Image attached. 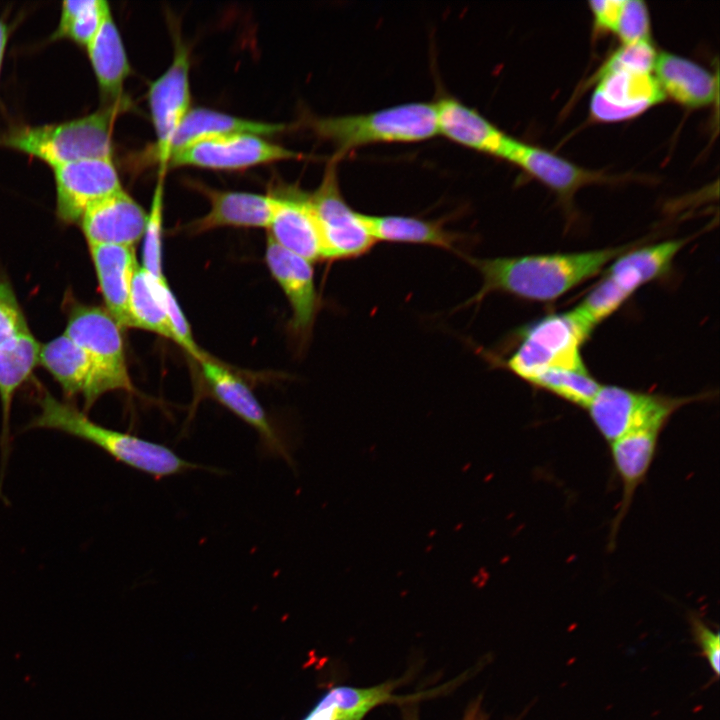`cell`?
<instances>
[{"label": "cell", "mask_w": 720, "mask_h": 720, "mask_svg": "<svg viewBox=\"0 0 720 720\" xmlns=\"http://www.w3.org/2000/svg\"><path fill=\"white\" fill-rule=\"evenodd\" d=\"M635 244L572 253L512 257H463L481 275L482 285L465 305L480 303L492 293L519 299L553 301L595 277Z\"/></svg>", "instance_id": "obj_1"}, {"label": "cell", "mask_w": 720, "mask_h": 720, "mask_svg": "<svg viewBox=\"0 0 720 720\" xmlns=\"http://www.w3.org/2000/svg\"><path fill=\"white\" fill-rule=\"evenodd\" d=\"M40 413L28 428L54 429L94 444L118 462L145 473L156 480L207 469L180 457L169 447L136 435L104 427L71 404L45 392L40 399Z\"/></svg>", "instance_id": "obj_2"}, {"label": "cell", "mask_w": 720, "mask_h": 720, "mask_svg": "<svg viewBox=\"0 0 720 720\" xmlns=\"http://www.w3.org/2000/svg\"><path fill=\"white\" fill-rule=\"evenodd\" d=\"M306 125L335 147L339 161L350 151L377 143H410L438 134L434 102H409L377 111L341 116H308Z\"/></svg>", "instance_id": "obj_3"}, {"label": "cell", "mask_w": 720, "mask_h": 720, "mask_svg": "<svg viewBox=\"0 0 720 720\" xmlns=\"http://www.w3.org/2000/svg\"><path fill=\"white\" fill-rule=\"evenodd\" d=\"M591 333L572 310L551 314L518 330L507 358L488 362L529 384L550 369H585L581 347Z\"/></svg>", "instance_id": "obj_4"}, {"label": "cell", "mask_w": 720, "mask_h": 720, "mask_svg": "<svg viewBox=\"0 0 720 720\" xmlns=\"http://www.w3.org/2000/svg\"><path fill=\"white\" fill-rule=\"evenodd\" d=\"M117 106L85 117L11 132L4 144L54 168L79 160L112 158L111 128Z\"/></svg>", "instance_id": "obj_5"}, {"label": "cell", "mask_w": 720, "mask_h": 720, "mask_svg": "<svg viewBox=\"0 0 720 720\" xmlns=\"http://www.w3.org/2000/svg\"><path fill=\"white\" fill-rule=\"evenodd\" d=\"M697 399L601 385L586 409L600 435L610 444L633 432L661 433L678 409Z\"/></svg>", "instance_id": "obj_6"}, {"label": "cell", "mask_w": 720, "mask_h": 720, "mask_svg": "<svg viewBox=\"0 0 720 720\" xmlns=\"http://www.w3.org/2000/svg\"><path fill=\"white\" fill-rule=\"evenodd\" d=\"M337 162L331 158L319 186L309 193L322 243L323 260L359 258L375 245L366 214L355 211L345 200L338 182Z\"/></svg>", "instance_id": "obj_7"}, {"label": "cell", "mask_w": 720, "mask_h": 720, "mask_svg": "<svg viewBox=\"0 0 720 720\" xmlns=\"http://www.w3.org/2000/svg\"><path fill=\"white\" fill-rule=\"evenodd\" d=\"M122 330L105 308L77 305L70 312L64 334L88 354L109 391L133 392Z\"/></svg>", "instance_id": "obj_8"}, {"label": "cell", "mask_w": 720, "mask_h": 720, "mask_svg": "<svg viewBox=\"0 0 720 720\" xmlns=\"http://www.w3.org/2000/svg\"><path fill=\"white\" fill-rule=\"evenodd\" d=\"M302 155L251 133H234L200 140L174 151L168 168L192 166L235 171Z\"/></svg>", "instance_id": "obj_9"}, {"label": "cell", "mask_w": 720, "mask_h": 720, "mask_svg": "<svg viewBox=\"0 0 720 720\" xmlns=\"http://www.w3.org/2000/svg\"><path fill=\"white\" fill-rule=\"evenodd\" d=\"M189 70V51L177 38L170 66L149 87L148 104L156 134L153 154L161 174L168 170L174 135L191 109Z\"/></svg>", "instance_id": "obj_10"}, {"label": "cell", "mask_w": 720, "mask_h": 720, "mask_svg": "<svg viewBox=\"0 0 720 720\" xmlns=\"http://www.w3.org/2000/svg\"><path fill=\"white\" fill-rule=\"evenodd\" d=\"M198 363L213 398L258 433L266 453L280 457L292 465L287 440L273 424L247 383L208 355Z\"/></svg>", "instance_id": "obj_11"}, {"label": "cell", "mask_w": 720, "mask_h": 720, "mask_svg": "<svg viewBox=\"0 0 720 720\" xmlns=\"http://www.w3.org/2000/svg\"><path fill=\"white\" fill-rule=\"evenodd\" d=\"M54 175L57 215L66 223H79L89 207L122 189L111 157L68 163Z\"/></svg>", "instance_id": "obj_12"}, {"label": "cell", "mask_w": 720, "mask_h": 720, "mask_svg": "<svg viewBox=\"0 0 720 720\" xmlns=\"http://www.w3.org/2000/svg\"><path fill=\"white\" fill-rule=\"evenodd\" d=\"M590 111L602 122L628 120L665 99L652 73L614 71L596 74Z\"/></svg>", "instance_id": "obj_13"}, {"label": "cell", "mask_w": 720, "mask_h": 720, "mask_svg": "<svg viewBox=\"0 0 720 720\" xmlns=\"http://www.w3.org/2000/svg\"><path fill=\"white\" fill-rule=\"evenodd\" d=\"M272 204L268 236L310 262L323 260L322 243L309 193L285 186L269 194Z\"/></svg>", "instance_id": "obj_14"}, {"label": "cell", "mask_w": 720, "mask_h": 720, "mask_svg": "<svg viewBox=\"0 0 720 720\" xmlns=\"http://www.w3.org/2000/svg\"><path fill=\"white\" fill-rule=\"evenodd\" d=\"M147 220L148 213L121 189L89 207L79 223L89 246H134Z\"/></svg>", "instance_id": "obj_15"}, {"label": "cell", "mask_w": 720, "mask_h": 720, "mask_svg": "<svg viewBox=\"0 0 720 720\" xmlns=\"http://www.w3.org/2000/svg\"><path fill=\"white\" fill-rule=\"evenodd\" d=\"M500 158L519 166L541 181L567 204L579 188L587 184L611 180V177L601 172L584 169L552 152L512 137L509 138Z\"/></svg>", "instance_id": "obj_16"}, {"label": "cell", "mask_w": 720, "mask_h": 720, "mask_svg": "<svg viewBox=\"0 0 720 720\" xmlns=\"http://www.w3.org/2000/svg\"><path fill=\"white\" fill-rule=\"evenodd\" d=\"M39 363L54 377L68 397L82 395L85 411L100 396L110 392L88 354L65 334L41 346Z\"/></svg>", "instance_id": "obj_17"}, {"label": "cell", "mask_w": 720, "mask_h": 720, "mask_svg": "<svg viewBox=\"0 0 720 720\" xmlns=\"http://www.w3.org/2000/svg\"><path fill=\"white\" fill-rule=\"evenodd\" d=\"M265 260L290 303L294 330L306 335L312 328L318 307L312 262L284 249L269 236Z\"/></svg>", "instance_id": "obj_18"}, {"label": "cell", "mask_w": 720, "mask_h": 720, "mask_svg": "<svg viewBox=\"0 0 720 720\" xmlns=\"http://www.w3.org/2000/svg\"><path fill=\"white\" fill-rule=\"evenodd\" d=\"M438 133L474 151L500 158L509 140L492 122L452 95L434 102Z\"/></svg>", "instance_id": "obj_19"}, {"label": "cell", "mask_w": 720, "mask_h": 720, "mask_svg": "<svg viewBox=\"0 0 720 720\" xmlns=\"http://www.w3.org/2000/svg\"><path fill=\"white\" fill-rule=\"evenodd\" d=\"M105 309L122 329L130 328L129 296L138 269L134 246H89Z\"/></svg>", "instance_id": "obj_20"}, {"label": "cell", "mask_w": 720, "mask_h": 720, "mask_svg": "<svg viewBox=\"0 0 720 720\" xmlns=\"http://www.w3.org/2000/svg\"><path fill=\"white\" fill-rule=\"evenodd\" d=\"M210 202V210L190 224L191 232H205L219 227L268 228L272 204L269 195L222 191L196 184Z\"/></svg>", "instance_id": "obj_21"}, {"label": "cell", "mask_w": 720, "mask_h": 720, "mask_svg": "<svg viewBox=\"0 0 720 720\" xmlns=\"http://www.w3.org/2000/svg\"><path fill=\"white\" fill-rule=\"evenodd\" d=\"M659 435L655 431H638L609 444L615 472L622 484V499L612 523L610 545L631 506L635 491L646 478L656 455Z\"/></svg>", "instance_id": "obj_22"}, {"label": "cell", "mask_w": 720, "mask_h": 720, "mask_svg": "<svg viewBox=\"0 0 720 720\" xmlns=\"http://www.w3.org/2000/svg\"><path fill=\"white\" fill-rule=\"evenodd\" d=\"M41 345L25 328L0 344V400L2 407L1 456L2 470L9 454L10 411L15 392L39 363Z\"/></svg>", "instance_id": "obj_23"}, {"label": "cell", "mask_w": 720, "mask_h": 720, "mask_svg": "<svg viewBox=\"0 0 720 720\" xmlns=\"http://www.w3.org/2000/svg\"><path fill=\"white\" fill-rule=\"evenodd\" d=\"M654 72L665 96L688 108L707 106L717 97V78L684 57L662 52L657 55Z\"/></svg>", "instance_id": "obj_24"}, {"label": "cell", "mask_w": 720, "mask_h": 720, "mask_svg": "<svg viewBox=\"0 0 720 720\" xmlns=\"http://www.w3.org/2000/svg\"><path fill=\"white\" fill-rule=\"evenodd\" d=\"M687 239L632 247L615 258L604 274L630 297L643 285L664 276Z\"/></svg>", "instance_id": "obj_25"}, {"label": "cell", "mask_w": 720, "mask_h": 720, "mask_svg": "<svg viewBox=\"0 0 720 720\" xmlns=\"http://www.w3.org/2000/svg\"><path fill=\"white\" fill-rule=\"evenodd\" d=\"M366 216L376 242L428 245L463 256V246L470 241L465 234L447 229L443 219L405 215Z\"/></svg>", "instance_id": "obj_26"}, {"label": "cell", "mask_w": 720, "mask_h": 720, "mask_svg": "<svg viewBox=\"0 0 720 720\" xmlns=\"http://www.w3.org/2000/svg\"><path fill=\"white\" fill-rule=\"evenodd\" d=\"M284 129L285 126L279 123L252 121L208 108H193L174 135L171 154L200 140L220 135L251 133L264 136L279 133Z\"/></svg>", "instance_id": "obj_27"}, {"label": "cell", "mask_w": 720, "mask_h": 720, "mask_svg": "<svg viewBox=\"0 0 720 720\" xmlns=\"http://www.w3.org/2000/svg\"><path fill=\"white\" fill-rule=\"evenodd\" d=\"M86 47L101 91L113 100L118 99L130 65L111 12Z\"/></svg>", "instance_id": "obj_28"}, {"label": "cell", "mask_w": 720, "mask_h": 720, "mask_svg": "<svg viewBox=\"0 0 720 720\" xmlns=\"http://www.w3.org/2000/svg\"><path fill=\"white\" fill-rule=\"evenodd\" d=\"M394 682L369 688L337 686L329 689L310 710L319 716L340 720H362L374 707L396 699Z\"/></svg>", "instance_id": "obj_29"}, {"label": "cell", "mask_w": 720, "mask_h": 720, "mask_svg": "<svg viewBox=\"0 0 720 720\" xmlns=\"http://www.w3.org/2000/svg\"><path fill=\"white\" fill-rule=\"evenodd\" d=\"M129 319L130 328L148 330L175 341L153 279L141 266L135 272L131 284Z\"/></svg>", "instance_id": "obj_30"}, {"label": "cell", "mask_w": 720, "mask_h": 720, "mask_svg": "<svg viewBox=\"0 0 720 720\" xmlns=\"http://www.w3.org/2000/svg\"><path fill=\"white\" fill-rule=\"evenodd\" d=\"M110 12L108 3L103 0L64 1L55 37H68L87 46Z\"/></svg>", "instance_id": "obj_31"}, {"label": "cell", "mask_w": 720, "mask_h": 720, "mask_svg": "<svg viewBox=\"0 0 720 720\" xmlns=\"http://www.w3.org/2000/svg\"><path fill=\"white\" fill-rule=\"evenodd\" d=\"M530 385L586 409L602 384L592 377L586 368H557L543 372Z\"/></svg>", "instance_id": "obj_32"}, {"label": "cell", "mask_w": 720, "mask_h": 720, "mask_svg": "<svg viewBox=\"0 0 720 720\" xmlns=\"http://www.w3.org/2000/svg\"><path fill=\"white\" fill-rule=\"evenodd\" d=\"M629 298L630 296L626 292L604 275L572 309V312L588 329L593 331Z\"/></svg>", "instance_id": "obj_33"}, {"label": "cell", "mask_w": 720, "mask_h": 720, "mask_svg": "<svg viewBox=\"0 0 720 720\" xmlns=\"http://www.w3.org/2000/svg\"><path fill=\"white\" fill-rule=\"evenodd\" d=\"M165 174L158 175L144 232L142 268L156 280L164 278L162 262L163 196Z\"/></svg>", "instance_id": "obj_34"}, {"label": "cell", "mask_w": 720, "mask_h": 720, "mask_svg": "<svg viewBox=\"0 0 720 720\" xmlns=\"http://www.w3.org/2000/svg\"><path fill=\"white\" fill-rule=\"evenodd\" d=\"M153 282L173 332L174 342L198 362L207 354L195 342L190 325L166 279H153Z\"/></svg>", "instance_id": "obj_35"}, {"label": "cell", "mask_w": 720, "mask_h": 720, "mask_svg": "<svg viewBox=\"0 0 720 720\" xmlns=\"http://www.w3.org/2000/svg\"><path fill=\"white\" fill-rule=\"evenodd\" d=\"M657 55L651 40L622 44L607 58L597 73L614 71L652 73Z\"/></svg>", "instance_id": "obj_36"}, {"label": "cell", "mask_w": 720, "mask_h": 720, "mask_svg": "<svg viewBox=\"0 0 720 720\" xmlns=\"http://www.w3.org/2000/svg\"><path fill=\"white\" fill-rule=\"evenodd\" d=\"M614 33L622 44L650 39V19L646 4L639 0H623Z\"/></svg>", "instance_id": "obj_37"}, {"label": "cell", "mask_w": 720, "mask_h": 720, "mask_svg": "<svg viewBox=\"0 0 720 720\" xmlns=\"http://www.w3.org/2000/svg\"><path fill=\"white\" fill-rule=\"evenodd\" d=\"M11 287L0 281V344L27 328Z\"/></svg>", "instance_id": "obj_38"}, {"label": "cell", "mask_w": 720, "mask_h": 720, "mask_svg": "<svg viewBox=\"0 0 720 720\" xmlns=\"http://www.w3.org/2000/svg\"><path fill=\"white\" fill-rule=\"evenodd\" d=\"M692 629L695 640L699 645L702 655L706 658L713 673L719 676L720 671V638L719 633L711 630L703 621L692 617Z\"/></svg>", "instance_id": "obj_39"}, {"label": "cell", "mask_w": 720, "mask_h": 720, "mask_svg": "<svg viewBox=\"0 0 720 720\" xmlns=\"http://www.w3.org/2000/svg\"><path fill=\"white\" fill-rule=\"evenodd\" d=\"M623 0H594L589 2L595 26L614 33Z\"/></svg>", "instance_id": "obj_40"}, {"label": "cell", "mask_w": 720, "mask_h": 720, "mask_svg": "<svg viewBox=\"0 0 720 720\" xmlns=\"http://www.w3.org/2000/svg\"><path fill=\"white\" fill-rule=\"evenodd\" d=\"M464 720H486V716L481 711L479 703L471 705L465 714Z\"/></svg>", "instance_id": "obj_41"}, {"label": "cell", "mask_w": 720, "mask_h": 720, "mask_svg": "<svg viewBox=\"0 0 720 720\" xmlns=\"http://www.w3.org/2000/svg\"><path fill=\"white\" fill-rule=\"evenodd\" d=\"M6 43H7V28L4 25V23H2L0 21V68H1V63H2V59H3Z\"/></svg>", "instance_id": "obj_42"}, {"label": "cell", "mask_w": 720, "mask_h": 720, "mask_svg": "<svg viewBox=\"0 0 720 720\" xmlns=\"http://www.w3.org/2000/svg\"><path fill=\"white\" fill-rule=\"evenodd\" d=\"M404 720H418L415 709H407L404 711Z\"/></svg>", "instance_id": "obj_43"}]
</instances>
